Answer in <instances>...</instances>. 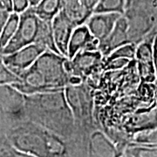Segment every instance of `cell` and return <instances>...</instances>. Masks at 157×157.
Here are the masks:
<instances>
[{"mask_svg":"<svg viewBox=\"0 0 157 157\" xmlns=\"http://www.w3.org/2000/svg\"><path fill=\"white\" fill-rule=\"evenodd\" d=\"M152 49H153V61H154V66H155L157 77V34L154 35Z\"/></svg>","mask_w":157,"mask_h":157,"instance_id":"cell-25","label":"cell"},{"mask_svg":"<svg viewBox=\"0 0 157 157\" xmlns=\"http://www.w3.org/2000/svg\"><path fill=\"white\" fill-rule=\"evenodd\" d=\"M13 12L12 0H0V33Z\"/></svg>","mask_w":157,"mask_h":157,"instance_id":"cell-22","label":"cell"},{"mask_svg":"<svg viewBox=\"0 0 157 157\" xmlns=\"http://www.w3.org/2000/svg\"><path fill=\"white\" fill-rule=\"evenodd\" d=\"M121 16L114 12H93L86 25L91 34L101 43L108 37Z\"/></svg>","mask_w":157,"mask_h":157,"instance_id":"cell-8","label":"cell"},{"mask_svg":"<svg viewBox=\"0 0 157 157\" xmlns=\"http://www.w3.org/2000/svg\"><path fill=\"white\" fill-rule=\"evenodd\" d=\"M134 1H135V0H127V9H128V7Z\"/></svg>","mask_w":157,"mask_h":157,"instance_id":"cell-29","label":"cell"},{"mask_svg":"<svg viewBox=\"0 0 157 157\" xmlns=\"http://www.w3.org/2000/svg\"><path fill=\"white\" fill-rule=\"evenodd\" d=\"M19 22V14L13 12L0 33V51L6 46L16 33Z\"/></svg>","mask_w":157,"mask_h":157,"instance_id":"cell-17","label":"cell"},{"mask_svg":"<svg viewBox=\"0 0 157 157\" xmlns=\"http://www.w3.org/2000/svg\"><path fill=\"white\" fill-rule=\"evenodd\" d=\"M127 11V0H98L94 12H114L124 15Z\"/></svg>","mask_w":157,"mask_h":157,"instance_id":"cell-16","label":"cell"},{"mask_svg":"<svg viewBox=\"0 0 157 157\" xmlns=\"http://www.w3.org/2000/svg\"><path fill=\"white\" fill-rule=\"evenodd\" d=\"M156 147H157V146H156Z\"/></svg>","mask_w":157,"mask_h":157,"instance_id":"cell-30","label":"cell"},{"mask_svg":"<svg viewBox=\"0 0 157 157\" xmlns=\"http://www.w3.org/2000/svg\"><path fill=\"white\" fill-rule=\"evenodd\" d=\"M86 2V4L89 6V7L91 9H93V11H94V6H96V4H97V2H98V0H85Z\"/></svg>","mask_w":157,"mask_h":157,"instance_id":"cell-26","label":"cell"},{"mask_svg":"<svg viewBox=\"0 0 157 157\" xmlns=\"http://www.w3.org/2000/svg\"><path fill=\"white\" fill-rule=\"evenodd\" d=\"M153 38L154 35L149 36L136 45L135 59L138 75L143 84H154L157 78L153 61Z\"/></svg>","mask_w":157,"mask_h":157,"instance_id":"cell-5","label":"cell"},{"mask_svg":"<svg viewBox=\"0 0 157 157\" xmlns=\"http://www.w3.org/2000/svg\"><path fill=\"white\" fill-rule=\"evenodd\" d=\"M66 100L73 118L85 119L91 115V101L87 90L81 84L68 85L64 89Z\"/></svg>","mask_w":157,"mask_h":157,"instance_id":"cell-6","label":"cell"},{"mask_svg":"<svg viewBox=\"0 0 157 157\" xmlns=\"http://www.w3.org/2000/svg\"><path fill=\"white\" fill-rule=\"evenodd\" d=\"M35 43L42 45L46 50L52 51L57 53H59L57 49L54 40H53V37H52V21H45V20L40 19L39 31H38L37 39H36Z\"/></svg>","mask_w":157,"mask_h":157,"instance_id":"cell-15","label":"cell"},{"mask_svg":"<svg viewBox=\"0 0 157 157\" xmlns=\"http://www.w3.org/2000/svg\"><path fill=\"white\" fill-rule=\"evenodd\" d=\"M124 155L131 157H157V147L134 142L126 147Z\"/></svg>","mask_w":157,"mask_h":157,"instance_id":"cell-18","label":"cell"},{"mask_svg":"<svg viewBox=\"0 0 157 157\" xmlns=\"http://www.w3.org/2000/svg\"><path fill=\"white\" fill-rule=\"evenodd\" d=\"M155 91H156V100H155V107H156L157 108V78H156V80L155 81Z\"/></svg>","mask_w":157,"mask_h":157,"instance_id":"cell-28","label":"cell"},{"mask_svg":"<svg viewBox=\"0 0 157 157\" xmlns=\"http://www.w3.org/2000/svg\"><path fill=\"white\" fill-rule=\"evenodd\" d=\"M103 55L99 50L80 51L73 59L66 60V68L71 75L78 76L81 79L94 73L102 66Z\"/></svg>","mask_w":157,"mask_h":157,"instance_id":"cell-4","label":"cell"},{"mask_svg":"<svg viewBox=\"0 0 157 157\" xmlns=\"http://www.w3.org/2000/svg\"><path fill=\"white\" fill-rule=\"evenodd\" d=\"M67 57L52 51H45L34 64L19 76L21 82L14 86L25 95L65 89L70 74L66 68Z\"/></svg>","mask_w":157,"mask_h":157,"instance_id":"cell-1","label":"cell"},{"mask_svg":"<svg viewBox=\"0 0 157 157\" xmlns=\"http://www.w3.org/2000/svg\"><path fill=\"white\" fill-rule=\"evenodd\" d=\"M17 82H21V78L6 67L0 54V85H12Z\"/></svg>","mask_w":157,"mask_h":157,"instance_id":"cell-20","label":"cell"},{"mask_svg":"<svg viewBox=\"0 0 157 157\" xmlns=\"http://www.w3.org/2000/svg\"><path fill=\"white\" fill-rule=\"evenodd\" d=\"M74 28V25L68 19L62 11L52 20L53 40L59 54L62 56L67 58L68 45Z\"/></svg>","mask_w":157,"mask_h":157,"instance_id":"cell-9","label":"cell"},{"mask_svg":"<svg viewBox=\"0 0 157 157\" xmlns=\"http://www.w3.org/2000/svg\"><path fill=\"white\" fill-rule=\"evenodd\" d=\"M15 146L21 151L32 154L35 156L48 155L46 146V135L41 136L37 134H24L16 138Z\"/></svg>","mask_w":157,"mask_h":157,"instance_id":"cell-12","label":"cell"},{"mask_svg":"<svg viewBox=\"0 0 157 157\" xmlns=\"http://www.w3.org/2000/svg\"><path fill=\"white\" fill-rule=\"evenodd\" d=\"M39 1H40V0H29L31 6H35L38 3H39Z\"/></svg>","mask_w":157,"mask_h":157,"instance_id":"cell-27","label":"cell"},{"mask_svg":"<svg viewBox=\"0 0 157 157\" xmlns=\"http://www.w3.org/2000/svg\"><path fill=\"white\" fill-rule=\"evenodd\" d=\"M40 19L36 15L33 6L19 13V22L17 31L9 43L0 51L1 55L9 54L24 46L33 44L37 39Z\"/></svg>","mask_w":157,"mask_h":157,"instance_id":"cell-2","label":"cell"},{"mask_svg":"<svg viewBox=\"0 0 157 157\" xmlns=\"http://www.w3.org/2000/svg\"><path fill=\"white\" fill-rule=\"evenodd\" d=\"M61 11L75 27L85 25L94 12L85 0H65Z\"/></svg>","mask_w":157,"mask_h":157,"instance_id":"cell-11","label":"cell"},{"mask_svg":"<svg viewBox=\"0 0 157 157\" xmlns=\"http://www.w3.org/2000/svg\"><path fill=\"white\" fill-rule=\"evenodd\" d=\"M136 44L135 42H129L117 47L112 52L106 57V59H115V58H126L130 60H135Z\"/></svg>","mask_w":157,"mask_h":157,"instance_id":"cell-19","label":"cell"},{"mask_svg":"<svg viewBox=\"0 0 157 157\" xmlns=\"http://www.w3.org/2000/svg\"><path fill=\"white\" fill-rule=\"evenodd\" d=\"M129 26L130 24L128 19L124 15H121L119 17L108 37L104 41L100 43L99 51L103 57H107L113 51L121 45L133 42L129 35Z\"/></svg>","mask_w":157,"mask_h":157,"instance_id":"cell-7","label":"cell"},{"mask_svg":"<svg viewBox=\"0 0 157 157\" xmlns=\"http://www.w3.org/2000/svg\"><path fill=\"white\" fill-rule=\"evenodd\" d=\"M90 155L91 156H116L117 149L101 132L93 134L90 140Z\"/></svg>","mask_w":157,"mask_h":157,"instance_id":"cell-13","label":"cell"},{"mask_svg":"<svg viewBox=\"0 0 157 157\" xmlns=\"http://www.w3.org/2000/svg\"><path fill=\"white\" fill-rule=\"evenodd\" d=\"M132 60L126 58H115V59H106L103 64V67L106 70H120L126 67Z\"/></svg>","mask_w":157,"mask_h":157,"instance_id":"cell-23","label":"cell"},{"mask_svg":"<svg viewBox=\"0 0 157 157\" xmlns=\"http://www.w3.org/2000/svg\"><path fill=\"white\" fill-rule=\"evenodd\" d=\"M99 45L100 41L91 34L86 24L77 26L73 30L69 41L67 58L73 59L80 51L99 50Z\"/></svg>","mask_w":157,"mask_h":157,"instance_id":"cell-10","label":"cell"},{"mask_svg":"<svg viewBox=\"0 0 157 157\" xmlns=\"http://www.w3.org/2000/svg\"><path fill=\"white\" fill-rule=\"evenodd\" d=\"M45 51H46L45 47L33 43L9 54L2 55V59L6 67L19 77L33 65L34 62Z\"/></svg>","mask_w":157,"mask_h":157,"instance_id":"cell-3","label":"cell"},{"mask_svg":"<svg viewBox=\"0 0 157 157\" xmlns=\"http://www.w3.org/2000/svg\"><path fill=\"white\" fill-rule=\"evenodd\" d=\"M65 0H40L33 6L36 15L41 20L52 21L60 12Z\"/></svg>","mask_w":157,"mask_h":157,"instance_id":"cell-14","label":"cell"},{"mask_svg":"<svg viewBox=\"0 0 157 157\" xmlns=\"http://www.w3.org/2000/svg\"><path fill=\"white\" fill-rule=\"evenodd\" d=\"M13 11L17 13H21L31 6L29 0H12Z\"/></svg>","mask_w":157,"mask_h":157,"instance_id":"cell-24","label":"cell"},{"mask_svg":"<svg viewBox=\"0 0 157 157\" xmlns=\"http://www.w3.org/2000/svg\"><path fill=\"white\" fill-rule=\"evenodd\" d=\"M134 142L140 143V144L157 146V127L155 128L139 133L135 136Z\"/></svg>","mask_w":157,"mask_h":157,"instance_id":"cell-21","label":"cell"}]
</instances>
